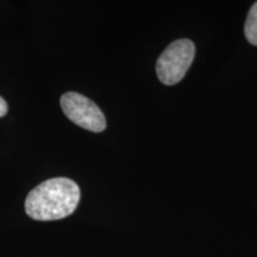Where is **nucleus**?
Listing matches in <instances>:
<instances>
[{
    "instance_id": "1",
    "label": "nucleus",
    "mask_w": 257,
    "mask_h": 257,
    "mask_svg": "<svg viewBox=\"0 0 257 257\" xmlns=\"http://www.w3.org/2000/svg\"><path fill=\"white\" fill-rule=\"evenodd\" d=\"M80 188L73 180H47L29 193L25 211L35 220H59L70 216L78 207Z\"/></svg>"
},
{
    "instance_id": "2",
    "label": "nucleus",
    "mask_w": 257,
    "mask_h": 257,
    "mask_svg": "<svg viewBox=\"0 0 257 257\" xmlns=\"http://www.w3.org/2000/svg\"><path fill=\"white\" fill-rule=\"evenodd\" d=\"M195 47L189 40H178L170 43L161 54L156 63L160 81L172 86L181 81L194 60Z\"/></svg>"
},
{
    "instance_id": "3",
    "label": "nucleus",
    "mask_w": 257,
    "mask_h": 257,
    "mask_svg": "<svg viewBox=\"0 0 257 257\" xmlns=\"http://www.w3.org/2000/svg\"><path fill=\"white\" fill-rule=\"evenodd\" d=\"M63 113L73 123L92 133H101L106 128V119L98 105L76 92L64 93L61 96Z\"/></svg>"
},
{
    "instance_id": "4",
    "label": "nucleus",
    "mask_w": 257,
    "mask_h": 257,
    "mask_svg": "<svg viewBox=\"0 0 257 257\" xmlns=\"http://www.w3.org/2000/svg\"><path fill=\"white\" fill-rule=\"evenodd\" d=\"M244 34L246 40L252 46H257V2L250 9L245 25H244Z\"/></svg>"
},
{
    "instance_id": "5",
    "label": "nucleus",
    "mask_w": 257,
    "mask_h": 257,
    "mask_svg": "<svg viewBox=\"0 0 257 257\" xmlns=\"http://www.w3.org/2000/svg\"><path fill=\"white\" fill-rule=\"evenodd\" d=\"M6 113H8V104H6L4 98L0 96V117H4Z\"/></svg>"
}]
</instances>
